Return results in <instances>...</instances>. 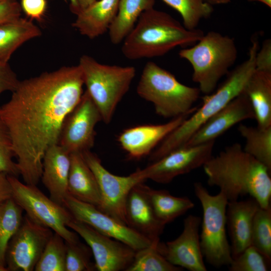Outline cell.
I'll list each match as a JSON object with an SVG mask.
<instances>
[{
  "label": "cell",
  "instance_id": "obj_1",
  "mask_svg": "<svg viewBox=\"0 0 271 271\" xmlns=\"http://www.w3.org/2000/svg\"><path fill=\"white\" fill-rule=\"evenodd\" d=\"M84 81L79 66H63L20 81L0 107L25 184L37 185L46 151L58 144L64 121L80 101Z\"/></svg>",
  "mask_w": 271,
  "mask_h": 271
},
{
  "label": "cell",
  "instance_id": "obj_2",
  "mask_svg": "<svg viewBox=\"0 0 271 271\" xmlns=\"http://www.w3.org/2000/svg\"><path fill=\"white\" fill-rule=\"evenodd\" d=\"M207 183L216 186L228 201L249 195L259 206H270V171L245 152L239 143L226 147L203 166Z\"/></svg>",
  "mask_w": 271,
  "mask_h": 271
},
{
  "label": "cell",
  "instance_id": "obj_3",
  "mask_svg": "<svg viewBox=\"0 0 271 271\" xmlns=\"http://www.w3.org/2000/svg\"><path fill=\"white\" fill-rule=\"evenodd\" d=\"M188 30L169 14L153 8L144 11L123 40L121 51L129 60L164 55L179 46L192 45L204 35Z\"/></svg>",
  "mask_w": 271,
  "mask_h": 271
},
{
  "label": "cell",
  "instance_id": "obj_4",
  "mask_svg": "<svg viewBox=\"0 0 271 271\" xmlns=\"http://www.w3.org/2000/svg\"><path fill=\"white\" fill-rule=\"evenodd\" d=\"M258 49V39L253 38L247 59L229 73L216 91L203 97L201 106L197 108L150 154V161H156L183 146L202 125L244 90L255 69V59Z\"/></svg>",
  "mask_w": 271,
  "mask_h": 271
},
{
  "label": "cell",
  "instance_id": "obj_5",
  "mask_svg": "<svg viewBox=\"0 0 271 271\" xmlns=\"http://www.w3.org/2000/svg\"><path fill=\"white\" fill-rule=\"evenodd\" d=\"M137 92L153 104L157 114L172 118L194 112L197 107L193 105L201 92L199 88L182 84L173 74L152 61L145 65Z\"/></svg>",
  "mask_w": 271,
  "mask_h": 271
},
{
  "label": "cell",
  "instance_id": "obj_6",
  "mask_svg": "<svg viewBox=\"0 0 271 271\" xmlns=\"http://www.w3.org/2000/svg\"><path fill=\"white\" fill-rule=\"evenodd\" d=\"M196 43L181 50L179 55L191 64L192 80L199 84L200 92L209 94L236 60L237 47L233 38L215 31L204 34Z\"/></svg>",
  "mask_w": 271,
  "mask_h": 271
},
{
  "label": "cell",
  "instance_id": "obj_7",
  "mask_svg": "<svg viewBox=\"0 0 271 271\" xmlns=\"http://www.w3.org/2000/svg\"><path fill=\"white\" fill-rule=\"evenodd\" d=\"M78 65L86 91L98 109L102 121L109 123L136 76L135 68L101 64L86 55L80 57Z\"/></svg>",
  "mask_w": 271,
  "mask_h": 271
},
{
  "label": "cell",
  "instance_id": "obj_8",
  "mask_svg": "<svg viewBox=\"0 0 271 271\" xmlns=\"http://www.w3.org/2000/svg\"><path fill=\"white\" fill-rule=\"evenodd\" d=\"M194 189L203 210L200 243L203 257L216 267L229 265L232 257L226 231L228 200L220 191L211 195L200 182L194 183Z\"/></svg>",
  "mask_w": 271,
  "mask_h": 271
},
{
  "label": "cell",
  "instance_id": "obj_9",
  "mask_svg": "<svg viewBox=\"0 0 271 271\" xmlns=\"http://www.w3.org/2000/svg\"><path fill=\"white\" fill-rule=\"evenodd\" d=\"M12 189V198L36 222L47 227L60 235L66 242L78 240L68 223L73 218L64 206L45 196L36 185L23 184L16 176L8 175Z\"/></svg>",
  "mask_w": 271,
  "mask_h": 271
},
{
  "label": "cell",
  "instance_id": "obj_10",
  "mask_svg": "<svg viewBox=\"0 0 271 271\" xmlns=\"http://www.w3.org/2000/svg\"><path fill=\"white\" fill-rule=\"evenodd\" d=\"M214 142L181 147L134 172L142 182L151 179L159 183H169L179 175L203 167L212 156Z\"/></svg>",
  "mask_w": 271,
  "mask_h": 271
},
{
  "label": "cell",
  "instance_id": "obj_11",
  "mask_svg": "<svg viewBox=\"0 0 271 271\" xmlns=\"http://www.w3.org/2000/svg\"><path fill=\"white\" fill-rule=\"evenodd\" d=\"M81 154L94 173L98 185L100 203L97 208L127 225L125 208L128 194L134 185L143 182L138 178L134 172L127 176L111 173L103 167L99 157L90 150Z\"/></svg>",
  "mask_w": 271,
  "mask_h": 271
},
{
  "label": "cell",
  "instance_id": "obj_12",
  "mask_svg": "<svg viewBox=\"0 0 271 271\" xmlns=\"http://www.w3.org/2000/svg\"><path fill=\"white\" fill-rule=\"evenodd\" d=\"M49 228L36 222L27 215L11 238L6 263L8 270L32 271L53 235Z\"/></svg>",
  "mask_w": 271,
  "mask_h": 271
},
{
  "label": "cell",
  "instance_id": "obj_13",
  "mask_svg": "<svg viewBox=\"0 0 271 271\" xmlns=\"http://www.w3.org/2000/svg\"><path fill=\"white\" fill-rule=\"evenodd\" d=\"M100 121V113L85 90L65 118L58 144L70 154L90 150L94 145L95 126Z\"/></svg>",
  "mask_w": 271,
  "mask_h": 271
},
{
  "label": "cell",
  "instance_id": "obj_14",
  "mask_svg": "<svg viewBox=\"0 0 271 271\" xmlns=\"http://www.w3.org/2000/svg\"><path fill=\"white\" fill-rule=\"evenodd\" d=\"M67 227L79 234L90 247L98 271L126 270L136 251L126 244L104 235L87 224L73 218Z\"/></svg>",
  "mask_w": 271,
  "mask_h": 271
},
{
  "label": "cell",
  "instance_id": "obj_15",
  "mask_svg": "<svg viewBox=\"0 0 271 271\" xmlns=\"http://www.w3.org/2000/svg\"><path fill=\"white\" fill-rule=\"evenodd\" d=\"M63 205L73 218L89 225L99 232L129 245L138 251L153 243L127 225L100 210L95 206L68 194Z\"/></svg>",
  "mask_w": 271,
  "mask_h": 271
},
{
  "label": "cell",
  "instance_id": "obj_16",
  "mask_svg": "<svg viewBox=\"0 0 271 271\" xmlns=\"http://www.w3.org/2000/svg\"><path fill=\"white\" fill-rule=\"evenodd\" d=\"M201 222L199 216L188 215L180 235L166 243L160 241L158 250L173 265L190 271H206L200 243Z\"/></svg>",
  "mask_w": 271,
  "mask_h": 271
},
{
  "label": "cell",
  "instance_id": "obj_17",
  "mask_svg": "<svg viewBox=\"0 0 271 271\" xmlns=\"http://www.w3.org/2000/svg\"><path fill=\"white\" fill-rule=\"evenodd\" d=\"M249 119H254L255 115L250 100L243 91L202 125L183 146L215 141L234 125Z\"/></svg>",
  "mask_w": 271,
  "mask_h": 271
},
{
  "label": "cell",
  "instance_id": "obj_18",
  "mask_svg": "<svg viewBox=\"0 0 271 271\" xmlns=\"http://www.w3.org/2000/svg\"><path fill=\"white\" fill-rule=\"evenodd\" d=\"M192 113L172 118L165 123L143 124L127 128L120 133L117 141L129 158L140 159L150 155L158 144Z\"/></svg>",
  "mask_w": 271,
  "mask_h": 271
},
{
  "label": "cell",
  "instance_id": "obj_19",
  "mask_svg": "<svg viewBox=\"0 0 271 271\" xmlns=\"http://www.w3.org/2000/svg\"><path fill=\"white\" fill-rule=\"evenodd\" d=\"M127 226L153 242H158L165 225L157 218L145 189L140 182L129 191L125 203Z\"/></svg>",
  "mask_w": 271,
  "mask_h": 271
},
{
  "label": "cell",
  "instance_id": "obj_20",
  "mask_svg": "<svg viewBox=\"0 0 271 271\" xmlns=\"http://www.w3.org/2000/svg\"><path fill=\"white\" fill-rule=\"evenodd\" d=\"M259 205L251 198L228 201L226 208V225L231 240L232 258L251 245V229L255 213Z\"/></svg>",
  "mask_w": 271,
  "mask_h": 271
},
{
  "label": "cell",
  "instance_id": "obj_21",
  "mask_svg": "<svg viewBox=\"0 0 271 271\" xmlns=\"http://www.w3.org/2000/svg\"><path fill=\"white\" fill-rule=\"evenodd\" d=\"M70 167V153L59 145L50 147L45 152L41 179L49 192L50 198L63 206L68 194Z\"/></svg>",
  "mask_w": 271,
  "mask_h": 271
},
{
  "label": "cell",
  "instance_id": "obj_22",
  "mask_svg": "<svg viewBox=\"0 0 271 271\" xmlns=\"http://www.w3.org/2000/svg\"><path fill=\"white\" fill-rule=\"evenodd\" d=\"M119 0H97L76 14L72 26L81 35L94 39L108 31L118 11Z\"/></svg>",
  "mask_w": 271,
  "mask_h": 271
},
{
  "label": "cell",
  "instance_id": "obj_23",
  "mask_svg": "<svg viewBox=\"0 0 271 271\" xmlns=\"http://www.w3.org/2000/svg\"><path fill=\"white\" fill-rule=\"evenodd\" d=\"M68 193L74 198L98 207L100 194L96 177L81 153L70 154Z\"/></svg>",
  "mask_w": 271,
  "mask_h": 271
},
{
  "label": "cell",
  "instance_id": "obj_24",
  "mask_svg": "<svg viewBox=\"0 0 271 271\" xmlns=\"http://www.w3.org/2000/svg\"><path fill=\"white\" fill-rule=\"evenodd\" d=\"M243 91L250 100L257 126H271V72L255 69Z\"/></svg>",
  "mask_w": 271,
  "mask_h": 271
},
{
  "label": "cell",
  "instance_id": "obj_25",
  "mask_svg": "<svg viewBox=\"0 0 271 271\" xmlns=\"http://www.w3.org/2000/svg\"><path fill=\"white\" fill-rule=\"evenodd\" d=\"M41 35L38 27L31 21L21 17L0 24V63H8L19 47Z\"/></svg>",
  "mask_w": 271,
  "mask_h": 271
},
{
  "label": "cell",
  "instance_id": "obj_26",
  "mask_svg": "<svg viewBox=\"0 0 271 271\" xmlns=\"http://www.w3.org/2000/svg\"><path fill=\"white\" fill-rule=\"evenodd\" d=\"M155 0H119L117 14L108 29L111 43L122 42L141 15L154 7Z\"/></svg>",
  "mask_w": 271,
  "mask_h": 271
},
{
  "label": "cell",
  "instance_id": "obj_27",
  "mask_svg": "<svg viewBox=\"0 0 271 271\" xmlns=\"http://www.w3.org/2000/svg\"><path fill=\"white\" fill-rule=\"evenodd\" d=\"M145 189L157 218L165 225L195 206L186 196H175L167 190L154 189L146 184Z\"/></svg>",
  "mask_w": 271,
  "mask_h": 271
},
{
  "label": "cell",
  "instance_id": "obj_28",
  "mask_svg": "<svg viewBox=\"0 0 271 271\" xmlns=\"http://www.w3.org/2000/svg\"><path fill=\"white\" fill-rule=\"evenodd\" d=\"M238 130L245 140L244 151L270 171L271 126L262 128L240 124Z\"/></svg>",
  "mask_w": 271,
  "mask_h": 271
},
{
  "label": "cell",
  "instance_id": "obj_29",
  "mask_svg": "<svg viewBox=\"0 0 271 271\" xmlns=\"http://www.w3.org/2000/svg\"><path fill=\"white\" fill-rule=\"evenodd\" d=\"M23 209L12 198L0 204V265L6 266L10 241L21 226Z\"/></svg>",
  "mask_w": 271,
  "mask_h": 271
},
{
  "label": "cell",
  "instance_id": "obj_30",
  "mask_svg": "<svg viewBox=\"0 0 271 271\" xmlns=\"http://www.w3.org/2000/svg\"><path fill=\"white\" fill-rule=\"evenodd\" d=\"M159 242H153L150 246L136 251L132 262L125 271L182 270V268L173 265L161 254L157 248Z\"/></svg>",
  "mask_w": 271,
  "mask_h": 271
},
{
  "label": "cell",
  "instance_id": "obj_31",
  "mask_svg": "<svg viewBox=\"0 0 271 271\" xmlns=\"http://www.w3.org/2000/svg\"><path fill=\"white\" fill-rule=\"evenodd\" d=\"M181 16L183 26L188 30L196 29L200 21L213 12L212 5L203 0H162Z\"/></svg>",
  "mask_w": 271,
  "mask_h": 271
},
{
  "label": "cell",
  "instance_id": "obj_32",
  "mask_svg": "<svg viewBox=\"0 0 271 271\" xmlns=\"http://www.w3.org/2000/svg\"><path fill=\"white\" fill-rule=\"evenodd\" d=\"M251 245L267 259H271V207H259L254 216Z\"/></svg>",
  "mask_w": 271,
  "mask_h": 271
},
{
  "label": "cell",
  "instance_id": "obj_33",
  "mask_svg": "<svg viewBox=\"0 0 271 271\" xmlns=\"http://www.w3.org/2000/svg\"><path fill=\"white\" fill-rule=\"evenodd\" d=\"M66 253L64 239L54 232L46 244L34 270L65 271Z\"/></svg>",
  "mask_w": 271,
  "mask_h": 271
},
{
  "label": "cell",
  "instance_id": "obj_34",
  "mask_svg": "<svg viewBox=\"0 0 271 271\" xmlns=\"http://www.w3.org/2000/svg\"><path fill=\"white\" fill-rule=\"evenodd\" d=\"M267 259L252 245L245 248L229 265L230 271H266L269 270Z\"/></svg>",
  "mask_w": 271,
  "mask_h": 271
},
{
  "label": "cell",
  "instance_id": "obj_35",
  "mask_svg": "<svg viewBox=\"0 0 271 271\" xmlns=\"http://www.w3.org/2000/svg\"><path fill=\"white\" fill-rule=\"evenodd\" d=\"M65 271H91L95 269V265L90 261L92 252L89 246L79 240L72 242L65 241Z\"/></svg>",
  "mask_w": 271,
  "mask_h": 271
},
{
  "label": "cell",
  "instance_id": "obj_36",
  "mask_svg": "<svg viewBox=\"0 0 271 271\" xmlns=\"http://www.w3.org/2000/svg\"><path fill=\"white\" fill-rule=\"evenodd\" d=\"M14 157L10 134L0 116V172L14 176L20 174L17 164L13 160Z\"/></svg>",
  "mask_w": 271,
  "mask_h": 271
},
{
  "label": "cell",
  "instance_id": "obj_37",
  "mask_svg": "<svg viewBox=\"0 0 271 271\" xmlns=\"http://www.w3.org/2000/svg\"><path fill=\"white\" fill-rule=\"evenodd\" d=\"M20 80L8 63H0V95L4 92H12L17 88Z\"/></svg>",
  "mask_w": 271,
  "mask_h": 271
},
{
  "label": "cell",
  "instance_id": "obj_38",
  "mask_svg": "<svg viewBox=\"0 0 271 271\" xmlns=\"http://www.w3.org/2000/svg\"><path fill=\"white\" fill-rule=\"evenodd\" d=\"M21 7L31 19L42 20L47 8L46 0H21Z\"/></svg>",
  "mask_w": 271,
  "mask_h": 271
},
{
  "label": "cell",
  "instance_id": "obj_39",
  "mask_svg": "<svg viewBox=\"0 0 271 271\" xmlns=\"http://www.w3.org/2000/svg\"><path fill=\"white\" fill-rule=\"evenodd\" d=\"M21 12L20 4L16 0L0 2V24L19 18Z\"/></svg>",
  "mask_w": 271,
  "mask_h": 271
},
{
  "label": "cell",
  "instance_id": "obj_40",
  "mask_svg": "<svg viewBox=\"0 0 271 271\" xmlns=\"http://www.w3.org/2000/svg\"><path fill=\"white\" fill-rule=\"evenodd\" d=\"M255 69L271 72V40H265L258 50L255 59Z\"/></svg>",
  "mask_w": 271,
  "mask_h": 271
},
{
  "label": "cell",
  "instance_id": "obj_41",
  "mask_svg": "<svg viewBox=\"0 0 271 271\" xmlns=\"http://www.w3.org/2000/svg\"><path fill=\"white\" fill-rule=\"evenodd\" d=\"M8 175L0 172V204L12 198V189Z\"/></svg>",
  "mask_w": 271,
  "mask_h": 271
},
{
  "label": "cell",
  "instance_id": "obj_42",
  "mask_svg": "<svg viewBox=\"0 0 271 271\" xmlns=\"http://www.w3.org/2000/svg\"><path fill=\"white\" fill-rule=\"evenodd\" d=\"M96 1L97 0H78V10L76 14L80 10L86 8Z\"/></svg>",
  "mask_w": 271,
  "mask_h": 271
},
{
  "label": "cell",
  "instance_id": "obj_43",
  "mask_svg": "<svg viewBox=\"0 0 271 271\" xmlns=\"http://www.w3.org/2000/svg\"><path fill=\"white\" fill-rule=\"evenodd\" d=\"M69 1L70 2V10L75 14L78 10V0H65Z\"/></svg>",
  "mask_w": 271,
  "mask_h": 271
},
{
  "label": "cell",
  "instance_id": "obj_44",
  "mask_svg": "<svg viewBox=\"0 0 271 271\" xmlns=\"http://www.w3.org/2000/svg\"><path fill=\"white\" fill-rule=\"evenodd\" d=\"M230 2V0H208V2L212 5L226 4Z\"/></svg>",
  "mask_w": 271,
  "mask_h": 271
},
{
  "label": "cell",
  "instance_id": "obj_45",
  "mask_svg": "<svg viewBox=\"0 0 271 271\" xmlns=\"http://www.w3.org/2000/svg\"><path fill=\"white\" fill-rule=\"evenodd\" d=\"M249 2H258L263 3L268 8L271 7V0H247Z\"/></svg>",
  "mask_w": 271,
  "mask_h": 271
},
{
  "label": "cell",
  "instance_id": "obj_46",
  "mask_svg": "<svg viewBox=\"0 0 271 271\" xmlns=\"http://www.w3.org/2000/svg\"><path fill=\"white\" fill-rule=\"evenodd\" d=\"M6 270H8L6 266L0 265V271H6Z\"/></svg>",
  "mask_w": 271,
  "mask_h": 271
},
{
  "label": "cell",
  "instance_id": "obj_47",
  "mask_svg": "<svg viewBox=\"0 0 271 271\" xmlns=\"http://www.w3.org/2000/svg\"><path fill=\"white\" fill-rule=\"evenodd\" d=\"M4 1V0H0V2H2V1Z\"/></svg>",
  "mask_w": 271,
  "mask_h": 271
}]
</instances>
